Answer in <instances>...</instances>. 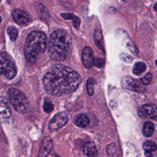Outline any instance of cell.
I'll return each mask as SVG.
<instances>
[{"mask_svg": "<svg viewBox=\"0 0 157 157\" xmlns=\"http://www.w3.org/2000/svg\"><path fill=\"white\" fill-rule=\"evenodd\" d=\"M81 81L80 75L77 71L60 64L54 65L43 78L45 91L56 96L73 92Z\"/></svg>", "mask_w": 157, "mask_h": 157, "instance_id": "obj_1", "label": "cell"}, {"mask_svg": "<svg viewBox=\"0 0 157 157\" xmlns=\"http://www.w3.org/2000/svg\"><path fill=\"white\" fill-rule=\"evenodd\" d=\"M71 44L70 35L64 30H56L50 36L48 52L51 58L56 61H63L67 56Z\"/></svg>", "mask_w": 157, "mask_h": 157, "instance_id": "obj_2", "label": "cell"}, {"mask_svg": "<svg viewBox=\"0 0 157 157\" xmlns=\"http://www.w3.org/2000/svg\"><path fill=\"white\" fill-rule=\"evenodd\" d=\"M47 45L46 35L40 31L31 32L27 37L24 47V53L28 63H34L39 53L44 52Z\"/></svg>", "mask_w": 157, "mask_h": 157, "instance_id": "obj_3", "label": "cell"}, {"mask_svg": "<svg viewBox=\"0 0 157 157\" xmlns=\"http://www.w3.org/2000/svg\"><path fill=\"white\" fill-rule=\"evenodd\" d=\"M8 96L13 109L18 112H24L28 107V100L19 90L11 88L8 90Z\"/></svg>", "mask_w": 157, "mask_h": 157, "instance_id": "obj_4", "label": "cell"}, {"mask_svg": "<svg viewBox=\"0 0 157 157\" xmlns=\"http://www.w3.org/2000/svg\"><path fill=\"white\" fill-rule=\"evenodd\" d=\"M2 74L7 79H12L17 74V68L10 56L0 52V75Z\"/></svg>", "mask_w": 157, "mask_h": 157, "instance_id": "obj_5", "label": "cell"}, {"mask_svg": "<svg viewBox=\"0 0 157 157\" xmlns=\"http://www.w3.org/2000/svg\"><path fill=\"white\" fill-rule=\"evenodd\" d=\"M68 118L67 115L64 112H59L55 115L51 119L48 124V128L50 131H55L63 126L67 122Z\"/></svg>", "mask_w": 157, "mask_h": 157, "instance_id": "obj_6", "label": "cell"}, {"mask_svg": "<svg viewBox=\"0 0 157 157\" xmlns=\"http://www.w3.org/2000/svg\"><path fill=\"white\" fill-rule=\"evenodd\" d=\"M122 86L128 90L134 91L142 92L145 90V85L140 80H136L129 77H124L121 80Z\"/></svg>", "mask_w": 157, "mask_h": 157, "instance_id": "obj_7", "label": "cell"}, {"mask_svg": "<svg viewBox=\"0 0 157 157\" xmlns=\"http://www.w3.org/2000/svg\"><path fill=\"white\" fill-rule=\"evenodd\" d=\"M137 113L141 118H156L157 107L155 105L150 104H144L139 107Z\"/></svg>", "mask_w": 157, "mask_h": 157, "instance_id": "obj_8", "label": "cell"}, {"mask_svg": "<svg viewBox=\"0 0 157 157\" xmlns=\"http://www.w3.org/2000/svg\"><path fill=\"white\" fill-rule=\"evenodd\" d=\"M52 139L49 136L44 137L40 142L37 157H47L52 150Z\"/></svg>", "mask_w": 157, "mask_h": 157, "instance_id": "obj_9", "label": "cell"}, {"mask_svg": "<svg viewBox=\"0 0 157 157\" xmlns=\"http://www.w3.org/2000/svg\"><path fill=\"white\" fill-rule=\"evenodd\" d=\"M82 59L83 65L86 68H91L94 64V58L92 49L89 47H85L82 53Z\"/></svg>", "mask_w": 157, "mask_h": 157, "instance_id": "obj_10", "label": "cell"}, {"mask_svg": "<svg viewBox=\"0 0 157 157\" xmlns=\"http://www.w3.org/2000/svg\"><path fill=\"white\" fill-rule=\"evenodd\" d=\"M12 17L15 21L20 25L26 24L29 20V15L25 11L18 9L13 11Z\"/></svg>", "mask_w": 157, "mask_h": 157, "instance_id": "obj_11", "label": "cell"}, {"mask_svg": "<svg viewBox=\"0 0 157 157\" xmlns=\"http://www.w3.org/2000/svg\"><path fill=\"white\" fill-rule=\"evenodd\" d=\"M10 109L6 99L0 98V121L5 122L10 117Z\"/></svg>", "mask_w": 157, "mask_h": 157, "instance_id": "obj_12", "label": "cell"}, {"mask_svg": "<svg viewBox=\"0 0 157 157\" xmlns=\"http://www.w3.org/2000/svg\"><path fill=\"white\" fill-rule=\"evenodd\" d=\"M83 151L88 157H96L98 155V150L95 144L92 142H86L83 147Z\"/></svg>", "mask_w": 157, "mask_h": 157, "instance_id": "obj_13", "label": "cell"}, {"mask_svg": "<svg viewBox=\"0 0 157 157\" xmlns=\"http://www.w3.org/2000/svg\"><path fill=\"white\" fill-rule=\"evenodd\" d=\"M94 40L98 47L104 52V40L102 32L100 29H96L94 33Z\"/></svg>", "mask_w": 157, "mask_h": 157, "instance_id": "obj_14", "label": "cell"}, {"mask_svg": "<svg viewBox=\"0 0 157 157\" xmlns=\"http://www.w3.org/2000/svg\"><path fill=\"white\" fill-rule=\"evenodd\" d=\"M90 123L88 117L84 114L78 115L75 120V124L80 128H85Z\"/></svg>", "mask_w": 157, "mask_h": 157, "instance_id": "obj_15", "label": "cell"}, {"mask_svg": "<svg viewBox=\"0 0 157 157\" xmlns=\"http://www.w3.org/2000/svg\"><path fill=\"white\" fill-rule=\"evenodd\" d=\"M155 126L153 123L150 121L145 122L142 129V134L145 137H150L153 134Z\"/></svg>", "mask_w": 157, "mask_h": 157, "instance_id": "obj_16", "label": "cell"}, {"mask_svg": "<svg viewBox=\"0 0 157 157\" xmlns=\"http://www.w3.org/2000/svg\"><path fill=\"white\" fill-rule=\"evenodd\" d=\"M146 69V65L142 62L136 63L133 67V73L136 75H140Z\"/></svg>", "mask_w": 157, "mask_h": 157, "instance_id": "obj_17", "label": "cell"}, {"mask_svg": "<svg viewBox=\"0 0 157 157\" xmlns=\"http://www.w3.org/2000/svg\"><path fill=\"white\" fill-rule=\"evenodd\" d=\"M7 34L10 40L12 41H15L18 37V30L17 28L14 26H10L7 29Z\"/></svg>", "mask_w": 157, "mask_h": 157, "instance_id": "obj_18", "label": "cell"}, {"mask_svg": "<svg viewBox=\"0 0 157 157\" xmlns=\"http://www.w3.org/2000/svg\"><path fill=\"white\" fill-rule=\"evenodd\" d=\"M143 148L145 150L152 152L157 149V145L154 142L148 140L144 144Z\"/></svg>", "mask_w": 157, "mask_h": 157, "instance_id": "obj_19", "label": "cell"}, {"mask_svg": "<svg viewBox=\"0 0 157 157\" xmlns=\"http://www.w3.org/2000/svg\"><path fill=\"white\" fill-rule=\"evenodd\" d=\"M95 84V80L93 78H90L86 82V91L90 96H92L94 93V86Z\"/></svg>", "mask_w": 157, "mask_h": 157, "instance_id": "obj_20", "label": "cell"}, {"mask_svg": "<svg viewBox=\"0 0 157 157\" xmlns=\"http://www.w3.org/2000/svg\"><path fill=\"white\" fill-rule=\"evenodd\" d=\"M38 12H39V13L40 14V17H42L41 18H47L50 17L47 8L42 4H39V6H38Z\"/></svg>", "mask_w": 157, "mask_h": 157, "instance_id": "obj_21", "label": "cell"}, {"mask_svg": "<svg viewBox=\"0 0 157 157\" xmlns=\"http://www.w3.org/2000/svg\"><path fill=\"white\" fill-rule=\"evenodd\" d=\"M54 108L53 104L48 100H45L44 105H43V109L45 113H50L51 112Z\"/></svg>", "mask_w": 157, "mask_h": 157, "instance_id": "obj_22", "label": "cell"}, {"mask_svg": "<svg viewBox=\"0 0 157 157\" xmlns=\"http://www.w3.org/2000/svg\"><path fill=\"white\" fill-rule=\"evenodd\" d=\"M151 79H152V74L151 73H147V74L145 75V76H144L141 78L140 81L144 85H147L150 84V83L151 81Z\"/></svg>", "mask_w": 157, "mask_h": 157, "instance_id": "obj_23", "label": "cell"}, {"mask_svg": "<svg viewBox=\"0 0 157 157\" xmlns=\"http://www.w3.org/2000/svg\"><path fill=\"white\" fill-rule=\"evenodd\" d=\"M94 64L98 67H101L104 66V60L102 58H97L94 59Z\"/></svg>", "mask_w": 157, "mask_h": 157, "instance_id": "obj_24", "label": "cell"}, {"mask_svg": "<svg viewBox=\"0 0 157 157\" xmlns=\"http://www.w3.org/2000/svg\"><path fill=\"white\" fill-rule=\"evenodd\" d=\"M72 24H73V26H74V28H77L80 24V20L79 18L75 16L72 19Z\"/></svg>", "mask_w": 157, "mask_h": 157, "instance_id": "obj_25", "label": "cell"}, {"mask_svg": "<svg viewBox=\"0 0 157 157\" xmlns=\"http://www.w3.org/2000/svg\"><path fill=\"white\" fill-rule=\"evenodd\" d=\"M144 154H145V155L146 156V157H152V156H153V154H152V152H151V151H147V150H145Z\"/></svg>", "mask_w": 157, "mask_h": 157, "instance_id": "obj_26", "label": "cell"}, {"mask_svg": "<svg viewBox=\"0 0 157 157\" xmlns=\"http://www.w3.org/2000/svg\"><path fill=\"white\" fill-rule=\"evenodd\" d=\"M154 10L157 12V2L154 5Z\"/></svg>", "mask_w": 157, "mask_h": 157, "instance_id": "obj_27", "label": "cell"}, {"mask_svg": "<svg viewBox=\"0 0 157 157\" xmlns=\"http://www.w3.org/2000/svg\"><path fill=\"white\" fill-rule=\"evenodd\" d=\"M1 21H2V17L0 16V23L1 22Z\"/></svg>", "mask_w": 157, "mask_h": 157, "instance_id": "obj_28", "label": "cell"}, {"mask_svg": "<svg viewBox=\"0 0 157 157\" xmlns=\"http://www.w3.org/2000/svg\"><path fill=\"white\" fill-rule=\"evenodd\" d=\"M155 64H156V66H157V59H156V61H155Z\"/></svg>", "mask_w": 157, "mask_h": 157, "instance_id": "obj_29", "label": "cell"}, {"mask_svg": "<svg viewBox=\"0 0 157 157\" xmlns=\"http://www.w3.org/2000/svg\"><path fill=\"white\" fill-rule=\"evenodd\" d=\"M123 1H127V0H123Z\"/></svg>", "mask_w": 157, "mask_h": 157, "instance_id": "obj_30", "label": "cell"}]
</instances>
